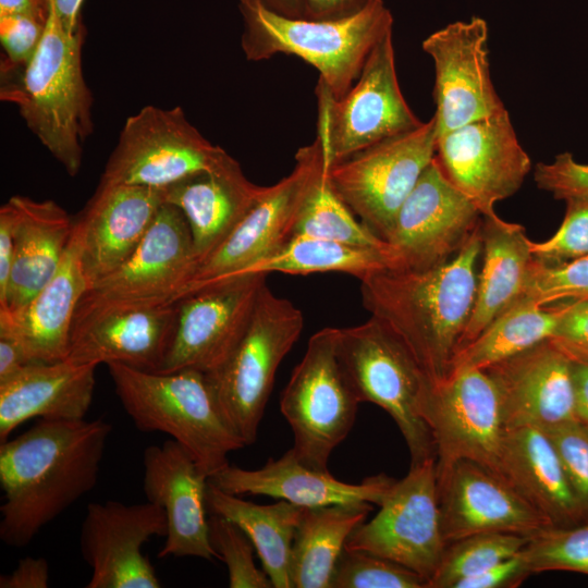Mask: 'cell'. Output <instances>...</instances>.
I'll return each mask as SVG.
<instances>
[{"label":"cell","mask_w":588,"mask_h":588,"mask_svg":"<svg viewBox=\"0 0 588 588\" xmlns=\"http://www.w3.org/2000/svg\"><path fill=\"white\" fill-rule=\"evenodd\" d=\"M497 471L554 527L585 517L547 432L537 427L504 430Z\"/></svg>","instance_id":"obj_30"},{"label":"cell","mask_w":588,"mask_h":588,"mask_svg":"<svg viewBox=\"0 0 588 588\" xmlns=\"http://www.w3.org/2000/svg\"><path fill=\"white\" fill-rule=\"evenodd\" d=\"M217 488L235 495L258 494L284 500L302 507L334 504L379 505L395 479L384 474L348 483L333 477L329 469L311 468L290 449L281 457L258 469L228 464L208 478Z\"/></svg>","instance_id":"obj_26"},{"label":"cell","mask_w":588,"mask_h":588,"mask_svg":"<svg viewBox=\"0 0 588 588\" xmlns=\"http://www.w3.org/2000/svg\"><path fill=\"white\" fill-rule=\"evenodd\" d=\"M523 553L532 574L567 571L588 575V520L546 527L530 536Z\"/></svg>","instance_id":"obj_39"},{"label":"cell","mask_w":588,"mask_h":588,"mask_svg":"<svg viewBox=\"0 0 588 588\" xmlns=\"http://www.w3.org/2000/svg\"><path fill=\"white\" fill-rule=\"evenodd\" d=\"M266 277L235 275L177 299L172 342L156 372L219 368L246 332Z\"/></svg>","instance_id":"obj_16"},{"label":"cell","mask_w":588,"mask_h":588,"mask_svg":"<svg viewBox=\"0 0 588 588\" xmlns=\"http://www.w3.org/2000/svg\"><path fill=\"white\" fill-rule=\"evenodd\" d=\"M323 159V149L318 139L299 148L292 172L266 187L261 198L232 232L197 265L180 298L240 275L279 250L293 236L298 210Z\"/></svg>","instance_id":"obj_13"},{"label":"cell","mask_w":588,"mask_h":588,"mask_svg":"<svg viewBox=\"0 0 588 588\" xmlns=\"http://www.w3.org/2000/svg\"><path fill=\"white\" fill-rule=\"evenodd\" d=\"M436 475L446 544L482 532L531 536L552 526L501 474L485 465L457 460Z\"/></svg>","instance_id":"obj_22"},{"label":"cell","mask_w":588,"mask_h":588,"mask_svg":"<svg viewBox=\"0 0 588 588\" xmlns=\"http://www.w3.org/2000/svg\"><path fill=\"white\" fill-rule=\"evenodd\" d=\"M530 575L532 572L522 550L485 572L461 580L454 588H515Z\"/></svg>","instance_id":"obj_47"},{"label":"cell","mask_w":588,"mask_h":588,"mask_svg":"<svg viewBox=\"0 0 588 588\" xmlns=\"http://www.w3.org/2000/svg\"><path fill=\"white\" fill-rule=\"evenodd\" d=\"M372 0H303L304 17L308 20H338L358 13Z\"/></svg>","instance_id":"obj_52"},{"label":"cell","mask_w":588,"mask_h":588,"mask_svg":"<svg viewBox=\"0 0 588 588\" xmlns=\"http://www.w3.org/2000/svg\"><path fill=\"white\" fill-rule=\"evenodd\" d=\"M15 247V213L8 200L0 208V308L5 307L7 292Z\"/></svg>","instance_id":"obj_49"},{"label":"cell","mask_w":588,"mask_h":588,"mask_svg":"<svg viewBox=\"0 0 588 588\" xmlns=\"http://www.w3.org/2000/svg\"><path fill=\"white\" fill-rule=\"evenodd\" d=\"M563 313L553 340L574 347L588 348V299L562 302Z\"/></svg>","instance_id":"obj_48"},{"label":"cell","mask_w":588,"mask_h":588,"mask_svg":"<svg viewBox=\"0 0 588 588\" xmlns=\"http://www.w3.org/2000/svg\"><path fill=\"white\" fill-rule=\"evenodd\" d=\"M206 503L210 514L233 522L247 535L273 587L293 588L290 574L291 550L305 507L284 500L268 505L257 504L228 493L210 482Z\"/></svg>","instance_id":"obj_33"},{"label":"cell","mask_w":588,"mask_h":588,"mask_svg":"<svg viewBox=\"0 0 588 588\" xmlns=\"http://www.w3.org/2000/svg\"><path fill=\"white\" fill-rule=\"evenodd\" d=\"M83 26L68 33L48 0L39 46L28 63L1 73L0 97L13 102L28 128L71 176L93 133V95L82 68Z\"/></svg>","instance_id":"obj_3"},{"label":"cell","mask_w":588,"mask_h":588,"mask_svg":"<svg viewBox=\"0 0 588 588\" xmlns=\"http://www.w3.org/2000/svg\"><path fill=\"white\" fill-rule=\"evenodd\" d=\"M328 168L324 157L298 210L293 236L306 235L360 247L388 249V243L357 221L354 212L335 193L329 180Z\"/></svg>","instance_id":"obj_37"},{"label":"cell","mask_w":588,"mask_h":588,"mask_svg":"<svg viewBox=\"0 0 588 588\" xmlns=\"http://www.w3.org/2000/svg\"><path fill=\"white\" fill-rule=\"evenodd\" d=\"M379 506L371 520L353 531L345 549L387 558L430 580L446 547L436 461L411 465L405 477L394 480Z\"/></svg>","instance_id":"obj_12"},{"label":"cell","mask_w":588,"mask_h":588,"mask_svg":"<svg viewBox=\"0 0 588 588\" xmlns=\"http://www.w3.org/2000/svg\"><path fill=\"white\" fill-rule=\"evenodd\" d=\"M543 430L560 457L586 522L588 520V428L579 420H574Z\"/></svg>","instance_id":"obj_44"},{"label":"cell","mask_w":588,"mask_h":588,"mask_svg":"<svg viewBox=\"0 0 588 588\" xmlns=\"http://www.w3.org/2000/svg\"><path fill=\"white\" fill-rule=\"evenodd\" d=\"M336 351L359 400L384 409L400 429L411 465L436 461L424 409L431 381L402 340L381 320L336 328Z\"/></svg>","instance_id":"obj_6"},{"label":"cell","mask_w":588,"mask_h":588,"mask_svg":"<svg viewBox=\"0 0 588 588\" xmlns=\"http://www.w3.org/2000/svg\"><path fill=\"white\" fill-rule=\"evenodd\" d=\"M562 313V302L550 306L519 298L454 354L450 376L488 368L552 339Z\"/></svg>","instance_id":"obj_35"},{"label":"cell","mask_w":588,"mask_h":588,"mask_svg":"<svg viewBox=\"0 0 588 588\" xmlns=\"http://www.w3.org/2000/svg\"><path fill=\"white\" fill-rule=\"evenodd\" d=\"M316 95V139L329 166L422 123L400 88L392 32L373 47L356 83L341 99H333L320 83Z\"/></svg>","instance_id":"obj_9"},{"label":"cell","mask_w":588,"mask_h":588,"mask_svg":"<svg viewBox=\"0 0 588 588\" xmlns=\"http://www.w3.org/2000/svg\"><path fill=\"white\" fill-rule=\"evenodd\" d=\"M27 14L48 17V0H0V16Z\"/></svg>","instance_id":"obj_54"},{"label":"cell","mask_w":588,"mask_h":588,"mask_svg":"<svg viewBox=\"0 0 588 588\" xmlns=\"http://www.w3.org/2000/svg\"><path fill=\"white\" fill-rule=\"evenodd\" d=\"M52 4L63 28L70 33H76L81 27L79 10L83 0H49Z\"/></svg>","instance_id":"obj_55"},{"label":"cell","mask_w":588,"mask_h":588,"mask_svg":"<svg viewBox=\"0 0 588 588\" xmlns=\"http://www.w3.org/2000/svg\"><path fill=\"white\" fill-rule=\"evenodd\" d=\"M480 225L442 265L424 270L387 268L360 280L364 307L402 340L431 383L450 376L475 304Z\"/></svg>","instance_id":"obj_2"},{"label":"cell","mask_w":588,"mask_h":588,"mask_svg":"<svg viewBox=\"0 0 588 588\" xmlns=\"http://www.w3.org/2000/svg\"><path fill=\"white\" fill-rule=\"evenodd\" d=\"M429 580L392 560L359 550L344 549L330 588H428Z\"/></svg>","instance_id":"obj_40"},{"label":"cell","mask_w":588,"mask_h":588,"mask_svg":"<svg viewBox=\"0 0 588 588\" xmlns=\"http://www.w3.org/2000/svg\"><path fill=\"white\" fill-rule=\"evenodd\" d=\"M571 357L573 359L577 419L588 428V362Z\"/></svg>","instance_id":"obj_53"},{"label":"cell","mask_w":588,"mask_h":588,"mask_svg":"<svg viewBox=\"0 0 588 588\" xmlns=\"http://www.w3.org/2000/svg\"><path fill=\"white\" fill-rule=\"evenodd\" d=\"M303 328L302 310L266 283L240 343L206 373L223 417L245 445L257 439L277 370Z\"/></svg>","instance_id":"obj_7"},{"label":"cell","mask_w":588,"mask_h":588,"mask_svg":"<svg viewBox=\"0 0 588 588\" xmlns=\"http://www.w3.org/2000/svg\"><path fill=\"white\" fill-rule=\"evenodd\" d=\"M422 49L434 64L438 137L504 107L490 75L488 25L481 17L432 33Z\"/></svg>","instance_id":"obj_20"},{"label":"cell","mask_w":588,"mask_h":588,"mask_svg":"<svg viewBox=\"0 0 588 588\" xmlns=\"http://www.w3.org/2000/svg\"><path fill=\"white\" fill-rule=\"evenodd\" d=\"M371 510L369 503L305 507L291 550L292 587L330 588L346 541Z\"/></svg>","instance_id":"obj_34"},{"label":"cell","mask_w":588,"mask_h":588,"mask_svg":"<svg viewBox=\"0 0 588 588\" xmlns=\"http://www.w3.org/2000/svg\"><path fill=\"white\" fill-rule=\"evenodd\" d=\"M49 565L42 558L26 556L7 575L0 576V588H47Z\"/></svg>","instance_id":"obj_50"},{"label":"cell","mask_w":588,"mask_h":588,"mask_svg":"<svg viewBox=\"0 0 588 588\" xmlns=\"http://www.w3.org/2000/svg\"><path fill=\"white\" fill-rule=\"evenodd\" d=\"M534 180L538 188L555 199L588 197V164L577 162L568 151L556 155L549 163H537Z\"/></svg>","instance_id":"obj_46"},{"label":"cell","mask_w":588,"mask_h":588,"mask_svg":"<svg viewBox=\"0 0 588 588\" xmlns=\"http://www.w3.org/2000/svg\"><path fill=\"white\" fill-rule=\"evenodd\" d=\"M176 305H134L81 298L66 359L76 364L119 363L159 371L169 352Z\"/></svg>","instance_id":"obj_17"},{"label":"cell","mask_w":588,"mask_h":588,"mask_svg":"<svg viewBox=\"0 0 588 588\" xmlns=\"http://www.w3.org/2000/svg\"><path fill=\"white\" fill-rule=\"evenodd\" d=\"M238 7L244 21L241 44L248 60L296 56L319 72L318 83L335 100L352 88L373 47L392 32L393 19L382 0L326 21L284 16L262 0H238Z\"/></svg>","instance_id":"obj_4"},{"label":"cell","mask_w":588,"mask_h":588,"mask_svg":"<svg viewBox=\"0 0 588 588\" xmlns=\"http://www.w3.org/2000/svg\"><path fill=\"white\" fill-rule=\"evenodd\" d=\"M125 413L145 432L159 431L184 446L211 476L245 446L223 417L206 372L186 368L151 372L107 364Z\"/></svg>","instance_id":"obj_5"},{"label":"cell","mask_w":588,"mask_h":588,"mask_svg":"<svg viewBox=\"0 0 588 588\" xmlns=\"http://www.w3.org/2000/svg\"><path fill=\"white\" fill-rule=\"evenodd\" d=\"M485 370L499 393L504 430L578 420L573 359L552 339Z\"/></svg>","instance_id":"obj_23"},{"label":"cell","mask_w":588,"mask_h":588,"mask_svg":"<svg viewBox=\"0 0 588 588\" xmlns=\"http://www.w3.org/2000/svg\"><path fill=\"white\" fill-rule=\"evenodd\" d=\"M95 364L33 362L0 383V442L32 418L84 419L93 402Z\"/></svg>","instance_id":"obj_27"},{"label":"cell","mask_w":588,"mask_h":588,"mask_svg":"<svg viewBox=\"0 0 588 588\" xmlns=\"http://www.w3.org/2000/svg\"><path fill=\"white\" fill-rule=\"evenodd\" d=\"M437 138L431 118L330 164V183L354 215L385 241L399 209L436 157Z\"/></svg>","instance_id":"obj_11"},{"label":"cell","mask_w":588,"mask_h":588,"mask_svg":"<svg viewBox=\"0 0 588 588\" xmlns=\"http://www.w3.org/2000/svg\"><path fill=\"white\" fill-rule=\"evenodd\" d=\"M112 426L40 418L0 444V539L23 548L79 498L94 489Z\"/></svg>","instance_id":"obj_1"},{"label":"cell","mask_w":588,"mask_h":588,"mask_svg":"<svg viewBox=\"0 0 588 588\" xmlns=\"http://www.w3.org/2000/svg\"><path fill=\"white\" fill-rule=\"evenodd\" d=\"M30 362L10 329L4 317L0 316V383L15 376Z\"/></svg>","instance_id":"obj_51"},{"label":"cell","mask_w":588,"mask_h":588,"mask_svg":"<svg viewBox=\"0 0 588 588\" xmlns=\"http://www.w3.org/2000/svg\"><path fill=\"white\" fill-rule=\"evenodd\" d=\"M208 536L216 558L228 568L231 588H271L272 581L254 561V544L233 522L211 514L208 518Z\"/></svg>","instance_id":"obj_41"},{"label":"cell","mask_w":588,"mask_h":588,"mask_svg":"<svg viewBox=\"0 0 588 588\" xmlns=\"http://www.w3.org/2000/svg\"><path fill=\"white\" fill-rule=\"evenodd\" d=\"M388 249L360 247L306 235L292 236L279 250L246 269L245 273L309 274L343 272L359 280L390 268Z\"/></svg>","instance_id":"obj_36"},{"label":"cell","mask_w":588,"mask_h":588,"mask_svg":"<svg viewBox=\"0 0 588 588\" xmlns=\"http://www.w3.org/2000/svg\"><path fill=\"white\" fill-rule=\"evenodd\" d=\"M565 203V216L558 231L543 242L530 241L532 257L543 264H562L588 256V197Z\"/></svg>","instance_id":"obj_43"},{"label":"cell","mask_w":588,"mask_h":588,"mask_svg":"<svg viewBox=\"0 0 588 588\" xmlns=\"http://www.w3.org/2000/svg\"><path fill=\"white\" fill-rule=\"evenodd\" d=\"M436 446V471L470 460L497 471L504 434L497 387L485 369L431 383L424 409Z\"/></svg>","instance_id":"obj_18"},{"label":"cell","mask_w":588,"mask_h":588,"mask_svg":"<svg viewBox=\"0 0 588 588\" xmlns=\"http://www.w3.org/2000/svg\"><path fill=\"white\" fill-rule=\"evenodd\" d=\"M15 247L5 307L15 313L27 305L57 272L71 241L74 221L51 199L15 195Z\"/></svg>","instance_id":"obj_31"},{"label":"cell","mask_w":588,"mask_h":588,"mask_svg":"<svg viewBox=\"0 0 588 588\" xmlns=\"http://www.w3.org/2000/svg\"><path fill=\"white\" fill-rule=\"evenodd\" d=\"M529 539L519 534L482 532L449 542L428 588H454L461 580L517 554Z\"/></svg>","instance_id":"obj_38"},{"label":"cell","mask_w":588,"mask_h":588,"mask_svg":"<svg viewBox=\"0 0 588 588\" xmlns=\"http://www.w3.org/2000/svg\"><path fill=\"white\" fill-rule=\"evenodd\" d=\"M143 467L146 499L162 507L167 517L166 541L158 558H216L206 517L209 476L173 439L147 446Z\"/></svg>","instance_id":"obj_24"},{"label":"cell","mask_w":588,"mask_h":588,"mask_svg":"<svg viewBox=\"0 0 588 588\" xmlns=\"http://www.w3.org/2000/svg\"><path fill=\"white\" fill-rule=\"evenodd\" d=\"M47 19L15 14L0 16V41L5 54L1 73L25 66L36 52Z\"/></svg>","instance_id":"obj_45"},{"label":"cell","mask_w":588,"mask_h":588,"mask_svg":"<svg viewBox=\"0 0 588 588\" xmlns=\"http://www.w3.org/2000/svg\"><path fill=\"white\" fill-rule=\"evenodd\" d=\"M265 191L266 186L255 185L244 175L234 158L162 188L164 203L186 218L197 265L232 232Z\"/></svg>","instance_id":"obj_28"},{"label":"cell","mask_w":588,"mask_h":588,"mask_svg":"<svg viewBox=\"0 0 588 588\" xmlns=\"http://www.w3.org/2000/svg\"><path fill=\"white\" fill-rule=\"evenodd\" d=\"M522 297L540 305L588 299V256L554 265L534 258Z\"/></svg>","instance_id":"obj_42"},{"label":"cell","mask_w":588,"mask_h":588,"mask_svg":"<svg viewBox=\"0 0 588 588\" xmlns=\"http://www.w3.org/2000/svg\"><path fill=\"white\" fill-rule=\"evenodd\" d=\"M359 403L338 355L336 328L317 331L280 397L297 458L328 470L332 451L354 426Z\"/></svg>","instance_id":"obj_8"},{"label":"cell","mask_w":588,"mask_h":588,"mask_svg":"<svg viewBox=\"0 0 588 588\" xmlns=\"http://www.w3.org/2000/svg\"><path fill=\"white\" fill-rule=\"evenodd\" d=\"M196 266L186 218L179 208L164 203L134 254L89 286L82 298L134 305L172 304L180 298Z\"/></svg>","instance_id":"obj_19"},{"label":"cell","mask_w":588,"mask_h":588,"mask_svg":"<svg viewBox=\"0 0 588 588\" xmlns=\"http://www.w3.org/2000/svg\"><path fill=\"white\" fill-rule=\"evenodd\" d=\"M481 218L434 157L399 209L385 240L390 268L424 270L446 262L464 246Z\"/></svg>","instance_id":"obj_14"},{"label":"cell","mask_w":588,"mask_h":588,"mask_svg":"<svg viewBox=\"0 0 588 588\" xmlns=\"http://www.w3.org/2000/svg\"><path fill=\"white\" fill-rule=\"evenodd\" d=\"M232 158L206 139L181 107L146 106L126 119L100 183L162 189Z\"/></svg>","instance_id":"obj_10"},{"label":"cell","mask_w":588,"mask_h":588,"mask_svg":"<svg viewBox=\"0 0 588 588\" xmlns=\"http://www.w3.org/2000/svg\"><path fill=\"white\" fill-rule=\"evenodd\" d=\"M480 230L482 266L475 304L457 351L522 297L534 260L530 240L520 224L507 222L495 213L482 216Z\"/></svg>","instance_id":"obj_32"},{"label":"cell","mask_w":588,"mask_h":588,"mask_svg":"<svg viewBox=\"0 0 588 588\" xmlns=\"http://www.w3.org/2000/svg\"><path fill=\"white\" fill-rule=\"evenodd\" d=\"M88 289L75 226L52 279L22 309H0L30 362L53 363L68 357L76 307Z\"/></svg>","instance_id":"obj_29"},{"label":"cell","mask_w":588,"mask_h":588,"mask_svg":"<svg viewBox=\"0 0 588 588\" xmlns=\"http://www.w3.org/2000/svg\"><path fill=\"white\" fill-rule=\"evenodd\" d=\"M163 204L159 188L99 183L82 216L74 221L88 287L134 254Z\"/></svg>","instance_id":"obj_25"},{"label":"cell","mask_w":588,"mask_h":588,"mask_svg":"<svg viewBox=\"0 0 588 588\" xmlns=\"http://www.w3.org/2000/svg\"><path fill=\"white\" fill-rule=\"evenodd\" d=\"M272 11L289 17L303 19V0H262Z\"/></svg>","instance_id":"obj_56"},{"label":"cell","mask_w":588,"mask_h":588,"mask_svg":"<svg viewBox=\"0 0 588 588\" xmlns=\"http://www.w3.org/2000/svg\"><path fill=\"white\" fill-rule=\"evenodd\" d=\"M553 340V339H552ZM554 341V340H553ZM556 342V341H555ZM568 355L588 362V348L568 346L556 342Z\"/></svg>","instance_id":"obj_57"},{"label":"cell","mask_w":588,"mask_h":588,"mask_svg":"<svg viewBox=\"0 0 588 588\" xmlns=\"http://www.w3.org/2000/svg\"><path fill=\"white\" fill-rule=\"evenodd\" d=\"M436 159L449 181L480 211L514 195L531 169L505 107L437 138Z\"/></svg>","instance_id":"obj_15"},{"label":"cell","mask_w":588,"mask_h":588,"mask_svg":"<svg viewBox=\"0 0 588 588\" xmlns=\"http://www.w3.org/2000/svg\"><path fill=\"white\" fill-rule=\"evenodd\" d=\"M167 530L166 513L156 503H89L79 531L81 553L91 568L86 588L161 587L142 548Z\"/></svg>","instance_id":"obj_21"}]
</instances>
